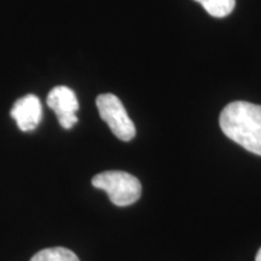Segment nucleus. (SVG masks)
Here are the masks:
<instances>
[{
  "label": "nucleus",
  "instance_id": "1",
  "mask_svg": "<svg viewBox=\"0 0 261 261\" xmlns=\"http://www.w3.org/2000/svg\"><path fill=\"white\" fill-rule=\"evenodd\" d=\"M219 123L227 138L261 156V106L243 100L227 104L220 114Z\"/></svg>",
  "mask_w": 261,
  "mask_h": 261
},
{
  "label": "nucleus",
  "instance_id": "2",
  "mask_svg": "<svg viewBox=\"0 0 261 261\" xmlns=\"http://www.w3.org/2000/svg\"><path fill=\"white\" fill-rule=\"evenodd\" d=\"M92 185L106 191L110 201L119 207L133 204L142 195V184L138 178L122 171H107L96 174L92 178Z\"/></svg>",
  "mask_w": 261,
  "mask_h": 261
},
{
  "label": "nucleus",
  "instance_id": "3",
  "mask_svg": "<svg viewBox=\"0 0 261 261\" xmlns=\"http://www.w3.org/2000/svg\"><path fill=\"white\" fill-rule=\"evenodd\" d=\"M96 106L104 122L109 126L114 136L122 142H129L136 136V126L129 119L119 97L112 93L99 94Z\"/></svg>",
  "mask_w": 261,
  "mask_h": 261
},
{
  "label": "nucleus",
  "instance_id": "4",
  "mask_svg": "<svg viewBox=\"0 0 261 261\" xmlns=\"http://www.w3.org/2000/svg\"><path fill=\"white\" fill-rule=\"evenodd\" d=\"M47 106L56 114L58 122L65 129L73 128L79 121L76 112L79 110V102L76 94L67 86H56L47 96Z\"/></svg>",
  "mask_w": 261,
  "mask_h": 261
},
{
  "label": "nucleus",
  "instance_id": "5",
  "mask_svg": "<svg viewBox=\"0 0 261 261\" xmlns=\"http://www.w3.org/2000/svg\"><path fill=\"white\" fill-rule=\"evenodd\" d=\"M17 127L23 132H31L37 128L42 117V108L40 99L34 94L19 98L10 112Z\"/></svg>",
  "mask_w": 261,
  "mask_h": 261
},
{
  "label": "nucleus",
  "instance_id": "6",
  "mask_svg": "<svg viewBox=\"0 0 261 261\" xmlns=\"http://www.w3.org/2000/svg\"><path fill=\"white\" fill-rule=\"evenodd\" d=\"M31 261H80L76 254L63 247L46 248L33 255Z\"/></svg>",
  "mask_w": 261,
  "mask_h": 261
},
{
  "label": "nucleus",
  "instance_id": "7",
  "mask_svg": "<svg viewBox=\"0 0 261 261\" xmlns=\"http://www.w3.org/2000/svg\"><path fill=\"white\" fill-rule=\"evenodd\" d=\"M213 17H226L233 11L236 0H195Z\"/></svg>",
  "mask_w": 261,
  "mask_h": 261
},
{
  "label": "nucleus",
  "instance_id": "8",
  "mask_svg": "<svg viewBox=\"0 0 261 261\" xmlns=\"http://www.w3.org/2000/svg\"><path fill=\"white\" fill-rule=\"evenodd\" d=\"M255 261H261V248L259 249V252H257L256 256H255Z\"/></svg>",
  "mask_w": 261,
  "mask_h": 261
}]
</instances>
